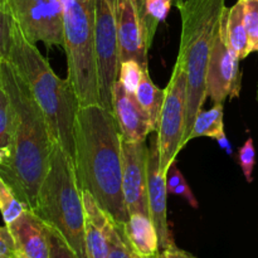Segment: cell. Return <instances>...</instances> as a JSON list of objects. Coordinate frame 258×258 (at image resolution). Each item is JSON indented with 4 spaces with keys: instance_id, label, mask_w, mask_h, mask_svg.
<instances>
[{
    "instance_id": "obj_15",
    "label": "cell",
    "mask_w": 258,
    "mask_h": 258,
    "mask_svg": "<svg viewBox=\"0 0 258 258\" xmlns=\"http://www.w3.org/2000/svg\"><path fill=\"white\" fill-rule=\"evenodd\" d=\"M20 253L29 258H50V227L32 209L7 226Z\"/></svg>"
},
{
    "instance_id": "obj_36",
    "label": "cell",
    "mask_w": 258,
    "mask_h": 258,
    "mask_svg": "<svg viewBox=\"0 0 258 258\" xmlns=\"http://www.w3.org/2000/svg\"><path fill=\"white\" fill-rule=\"evenodd\" d=\"M254 52H258V44H257V47H256V49H254Z\"/></svg>"
},
{
    "instance_id": "obj_25",
    "label": "cell",
    "mask_w": 258,
    "mask_h": 258,
    "mask_svg": "<svg viewBox=\"0 0 258 258\" xmlns=\"http://www.w3.org/2000/svg\"><path fill=\"white\" fill-rule=\"evenodd\" d=\"M166 190L169 194L180 196L185 199L193 208H198V201L191 191L190 186L186 183L183 173L178 169L175 161L169 166L168 174H166Z\"/></svg>"
},
{
    "instance_id": "obj_39",
    "label": "cell",
    "mask_w": 258,
    "mask_h": 258,
    "mask_svg": "<svg viewBox=\"0 0 258 258\" xmlns=\"http://www.w3.org/2000/svg\"><path fill=\"white\" fill-rule=\"evenodd\" d=\"M0 2H2V0H0Z\"/></svg>"
},
{
    "instance_id": "obj_21",
    "label": "cell",
    "mask_w": 258,
    "mask_h": 258,
    "mask_svg": "<svg viewBox=\"0 0 258 258\" xmlns=\"http://www.w3.org/2000/svg\"><path fill=\"white\" fill-rule=\"evenodd\" d=\"M175 2L176 0H144L141 20H143L144 29H145L146 43H148L149 49L153 44V39L155 37L159 24L165 20L170 12L171 5Z\"/></svg>"
},
{
    "instance_id": "obj_3",
    "label": "cell",
    "mask_w": 258,
    "mask_h": 258,
    "mask_svg": "<svg viewBox=\"0 0 258 258\" xmlns=\"http://www.w3.org/2000/svg\"><path fill=\"white\" fill-rule=\"evenodd\" d=\"M9 62L25 81L42 108L53 143L58 144L75 163V126L80 103L72 83L68 78L62 80L55 75L49 62L34 43L24 37L15 22Z\"/></svg>"
},
{
    "instance_id": "obj_32",
    "label": "cell",
    "mask_w": 258,
    "mask_h": 258,
    "mask_svg": "<svg viewBox=\"0 0 258 258\" xmlns=\"http://www.w3.org/2000/svg\"><path fill=\"white\" fill-rule=\"evenodd\" d=\"M158 258H197L193 254H190L189 252L183 251V249L178 248V247L174 244V246L168 247L165 249H160L158 252Z\"/></svg>"
},
{
    "instance_id": "obj_31",
    "label": "cell",
    "mask_w": 258,
    "mask_h": 258,
    "mask_svg": "<svg viewBox=\"0 0 258 258\" xmlns=\"http://www.w3.org/2000/svg\"><path fill=\"white\" fill-rule=\"evenodd\" d=\"M18 249L7 226L0 227V258H15Z\"/></svg>"
},
{
    "instance_id": "obj_11",
    "label": "cell",
    "mask_w": 258,
    "mask_h": 258,
    "mask_svg": "<svg viewBox=\"0 0 258 258\" xmlns=\"http://www.w3.org/2000/svg\"><path fill=\"white\" fill-rule=\"evenodd\" d=\"M122 190L126 209L130 213L150 217L148 198V153L145 141L122 140Z\"/></svg>"
},
{
    "instance_id": "obj_19",
    "label": "cell",
    "mask_w": 258,
    "mask_h": 258,
    "mask_svg": "<svg viewBox=\"0 0 258 258\" xmlns=\"http://www.w3.org/2000/svg\"><path fill=\"white\" fill-rule=\"evenodd\" d=\"M134 96H135L136 101L141 106V108L149 116L155 130H158L159 118H160L161 108H163L165 91L159 88L153 82V80L150 77V73H149V70L144 71L141 82Z\"/></svg>"
},
{
    "instance_id": "obj_33",
    "label": "cell",
    "mask_w": 258,
    "mask_h": 258,
    "mask_svg": "<svg viewBox=\"0 0 258 258\" xmlns=\"http://www.w3.org/2000/svg\"><path fill=\"white\" fill-rule=\"evenodd\" d=\"M217 141H218V144H219V146H221V149H224V150H226L227 153H228L229 155H231V154H232V146H231V144H229L228 139H227L226 134H223V135H222L221 138L217 139Z\"/></svg>"
},
{
    "instance_id": "obj_35",
    "label": "cell",
    "mask_w": 258,
    "mask_h": 258,
    "mask_svg": "<svg viewBox=\"0 0 258 258\" xmlns=\"http://www.w3.org/2000/svg\"><path fill=\"white\" fill-rule=\"evenodd\" d=\"M15 258H29V257H27V256H25V254L20 253V252L18 251V252H17V254H15Z\"/></svg>"
},
{
    "instance_id": "obj_5",
    "label": "cell",
    "mask_w": 258,
    "mask_h": 258,
    "mask_svg": "<svg viewBox=\"0 0 258 258\" xmlns=\"http://www.w3.org/2000/svg\"><path fill=\"white\" fill-rule=\"evenodd\" d=\"M33 212L66 239L78 258H87L82 190L75 163L58 144L53 146L49 169Z\"/></svg>"
},
{
    "instance_id": "obj_10",
    "label": "cell",
    "mask_w": 258,
    "mask_h": 258,
    "mask_svg": "<svg viewBox=\"0 0 258 258\" xmlns=\"http://www.w3.org/2000/svg\"><path fill=\"white\" fill-rule=\"evenodd\" d=\"M224 13L214 38L207 70V96L211 97L214 103H223L227 98L232 100L239 97L242 87V72L239 68L241 59L227 43Z\"/></svg>"
},
{
    "instance_id": "obj_17",
    "label": "cell",
    "mask_w": 258,
    "mask_h": 258,
    "mask_svg": "<svg viewBox=\"0 0 258 258\" xmlns=\"http://www.w3.org/2000/svg\"><path fill=\"white\" fill-rule=\"evenodd\" d=\"M128 243L139 254L151 257L159 252V236L153 219L143 213H130L123 224Z\"/></svg>"
},
{
    "instance_id": "obj_8",
    "label": "cell",
    "mask_w": 258,
    "mask_h": 258,
    "mask_svg": "<svg viewBox=\"0 0 258 258\" xmlns=\"http://www.w3.org/2000/svg\"><path fill=\"white\" fill-rule=\"evenodd\" d=\"M117 0H96L95 53L100 105L112 112V90L118 76Z\"/></svg>"
},
{
    "instance_id": "obj_6",
    "label": "cell",
    "mask_w": 258,
    "mask_h": 258,
    "mask_svg": "<svg viewBox=\"0 0 258 258\" xmlns=\"http://www.w3.org/2000/svg\"><path fill=\"white\" fill-rule=\"evenodd\" d=\"M68 81L80 106L100 105L95 53L96 0H60Z\"/></svg>"
},
{
    "instance_id": "obj_4",
    "label": "cell",
    "mask_w": 258,
    "mask_h": 258,
    "mask_svg": "<svg viewBox=\"0 0 258 258\" xmlns=\"http://www.w3.org/2000/svg\"><path fill=\"white\" fill-rule=\"evenodd\" d=\"M181 18L178 57L183 60L188 80L186 121L183 146L189 143L194 120L207 96V70L214 38L226 10V0H176Z\"/></svg>"
},
{
    "instance_id": "obj_14",
    "label": "cell",
    "mask_w": 258,
    "mask_h": 258,
    "mask_svg": "<svg viewBox=\"0 0 258 258\" xmlns=\"http://www.w3.org/2000/svg\"><path fill=\"white\" fill-rule=\"evenodd\" d=\"M112 113L122 140L146 141L149 134L156 131L135 96L130 95L118 80L112 90Z\"/></svg>"
},
{
    "instance_id": "obj_30",
    "label": "cell",
    "mask_w": 258,
    "mask_h": 258,
    "mask_svg": "<svg viewBox=\"0 0 258 258\" xmlns=\"http://www.w3.org/2000/svg\"><path fill=\"white\" fill-rule=\"evenodd\" d=\"M50 258H78L66 239L50 227Z\"/></svg>"
},
{
    "instance_id": "obj_12",
    "label": "cell",
    "mask_w": 258,
    "mask_h": 258,
    "mask_svg": "<svg viewBox=\"0 0 258 258\" xmlns=\"http://www.w3.org/2000/svg\"><path fill=\"white\" fill-rule=\"evenodd\" d=\"M116 18H117L118 63L136 60L143 67V70H149V47L146 43L143 20L135 0H117Z\"/></svg>"
},
{
    "instance_id": "obj_13",
    "label": "cell",
    "mask_w": 258,
    "mask_h": 258,
    "mask_svg": "<svg viewBox=\"0 0 258 258\" xmlns=\"http://www.w3.org/2000/svg\"><path fill=\"white\" fill-rule=\"evenodd\" d=\"M166 176L160 170L158 139H153L148 153V198L150 218L159 236V251L174 246L166 214Z\"/></svg>"
},
{
    "instance_id": "obj_34",
    "label": "cell",
    "mask_w": 258,
    "mask_h": 258,
    "mask_svg": "<svg viewBox=\"0 0 258 258\" xmlns=\"http://www.w3.org/2000/svg\"><path fill=\"white\" fill-rule=\"evenodd\" d=\"M136 3V7H138L139 13H140V17H141V12H143V7H144V0H135Z\"/></svg>"
},
{
    "instance_id": "obj_7",
    "label": "cell",
    "mask_w": 258,
    "mask_h": 258,
    "mask_svg": "<svg viewBox=\"0 0 258 258\" xmlns=\"http://www.w3.org/2000/svg\"><path fill=\"white\" fill-rule=\"evenodd\" d=\"M164 91L165 96L156 130V139L160 170L166 176L169 166L175 161L179 151L184 148L188 80L184 63L179 57L176 58L170 81Z\"/></svg>"
},
{
    "instance_id": "obj_28",
    "label": "cell",
    "mask_w": 258,
    "mask_h": 258,
    "mask_svg": "<svg viewBox=\"0 0 258 258\" xmlns=\"http://www.w3.org/2000/svg\"><path fill=\"white\" fill-rule=\"evenodd\" d=\"M244 24L249 39V49L254 52L258 44V0H243Z\"/></svg>"
},
{
    "instance_id": "obj_27",
    "label": "cell",
    "mask_w": 258,
    "mask_h": 258,
    "mask_svg": "<svg viewBox=\"0 0 258 258\" xmlns=\"http://www.w3.org/2000/svg\"><path fill=\"white\" fill-rule=\"evenodd\" d=\"M143 67L136 60H126L118 64L117 80L130 95H135L144 75Z\"/></svg>"
},
{
    "instance_id": "obj_23",
    "label": "cell",
    "mask_w": 258,
    "mask_h": 258,
    "mask_svg": "<svg viewBox=\"0 0 258 258\" xmlns=\"http://www.w3.org/2000/svg\"><path fill=\"white\" fill-rule=\"evenodd\" d=\"M108 241H110V252L108 258H158V254L151 257H144L139 254L128 243L121 224L115 223L110 218V229H108Z\"/></svg>"
},
{
    "instance_id": "obj_2",
    "label": "cell",
    "mask_w": 258,
    "mask_h": 258,
    "mask_svg": "<svg viewBox=\"0 0 258 258\" xmlns=\"http://www.w3.org/2000/svg\"><path fill=\"white\" fill-rule=\"evenodd\" d=\"M113 113L101 105L80 106L76 116V174L115 223L128 219L122 190V146Z\"/></svg>"
},
{
    "instance_id": "obj_9",
    "label": "cell",
    "mask_w": 258,
    "mask_h": 258,
    "mask_svg": "<svg viewBox=\"0 0 258 258\" xmlns=\"http://www.w3.org/2000/svg\"><path fill=\"white\" fill-rule=\"evenodd\" d=\"M10 13L30 43L47 47L64 44L63 8L60 0H8Z\"/></svg>"
},
{
    "instance_id": "obj_38",
    "label": "cell",
    "mask_w": 258,
    "mask_h": 258,
    "mask_svg": "<svg viewBox=\"0 0 258 258\" xmlns=\"http://www.w3.org/2000/svg\"><path fill=\"white\" fill-rule=\"evenodd\" d=\"M0 87H2V83H0Z\"/></svg>"
},
{
    "instance_id": "obj_29",
    "label": "cell",
    "mask_w": 258,
    "mask_h": 258,
    "mask_svg": "<svg viewBox=\"0 0 258 258\" xmlns=\"http://www.w3.org/2000/svg\"><path fill=\"white\" fill-rule=\"evenodd\" d=\"M238 161L241 165L243 175L248 183L253 180V169L256 164V150H254L253 140L252 138L247 139L246 143L239 148L238 150Z\"/></svg>"
},
{
    "instance_id": "obj_37",
    "label": "cell",
    "mask_w": 258,
    "mask_h": 258,
    "mask_svg": "<svg viewBox=\"0 0 258 258\" xmlns=\"http://www.w3.org/2000/svg\"><path fill=\"white\" fill-rule=\"evenodd\" d=\"M257 100H258V90H257Z\"/></svg>"
},
{
    "instance_id": "obj_20",
    "label": "cell",
    "mask_w": 258,
    "mask_h": 258,
    "mask_svg": "<svg viewBox=\"0 0 258 258\" xmlns=\"http://www.w3.org/2000/svg\"><path fill=\"white\" fill-rule=\"evenodd\" d=\"M223 116V103H214L211 110L199 111L189 134V141L202 136H207L214 140L221 138L223 134H226Z\"/></svg>"
},
{
    "instance_id": "obj_22",
    "label": "cell",
    "mask_w": 258,
    "mask_h": 258,
    "mask_svg": "<svg viewBox=\"0 0 258 258\" xmlns=\"http://www.w3.org/2000/svg\"><path fill=\"white\" fill-rule=\"evenodd\" d=\"M12 138L13 117L9 97L4 88L0 87V163H3L9 156Z\"/></svg>"
},
{
    "instance_id": "obj_26",
    "label": "cell",
    "mask_w": 258,
    "mask_h": 258,
    "mask_svg": "<svg viewBox=\"0 0 258 258\" xmlns=\"http://www.w3.org/2000/svg\"><path fill=\"white\" fill-rule=\"evenodd\" d=\"M13 20L9 2H0V63L9 60L13 43Z\"/></svg>"
},
{
    "instance_id": "obj_1",
    "label": "cell",
    "mask_w": 258,
    "mask_h": 258,
    "mask_svg": "<svg viewBox=\"0 0 258 258\" xmlns=\"http://www.w3.org/2000/svg\"><path fill=\"white\" fill-rule=\"evenodd\" d=\"M0 82L9 97L13 117L12 146L9 156L0 163V176L33 211L49 169L54 143L42 108L9 60L0 63Z\"/></svg>"
},
{
    "instance_id": "obj_24",
    "label": "cell",
    "mask_w": 258,
    "mask_h": 258,
    "mask_svg": "<svg viewBox=\"0 0 258 258\" xmlns=\"http://www.w3.org/2000/svg\"><path fill=\"white\" fill-rule=\"evenodd\" d=\"M25 209H28L27 207L18 199L9 184L0 176V213L5 226H9L19 218Z\"/></svg>"
},
{
    "instance_id": "obj_18",
    "label": "cell",
    "mask_w": 258,
    "mask_h": 258,
    "mask_svg": "<svg viewBox=\"0 0 258 258\" xmlns=\"http://www.w3.org/2000/svg\"><path fill=\"white\" fill-rule=\"evenodd\" d=\"M226 38L228 47L236 53L239 59H244L251 53L249 39L244 24V3L238 0L232 8H227L224 13Z\"/></svg>"
},
{
    "instance_id": "obj_16",
    "label": "cell",
    "mask_w": 258,
    "mask_h": 258,
    "mask_svg": "<svg viewBox=\"0 0 258 258\" xmlns=\"http://www.w3.org/2000/svg\"><path fill=\"white\" fill-rule=\"evenodd\" d=\"M86 214V252L87 258H108L110 217L100 208L90 191L82 190Z\"/></svg>"
}]
</instances>
